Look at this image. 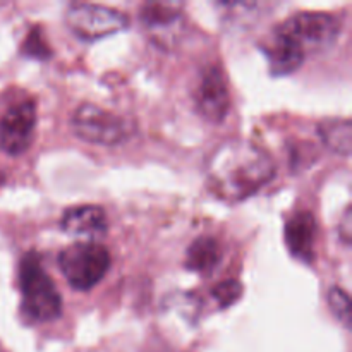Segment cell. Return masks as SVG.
Segmentation results:
<instances>
[{
  "instance_id": "7a4b0ae2",
  "label": "cell",
  "mask_w": 352,
  "mask_h": 352,
  "mask_svg": "<svg viewBox=\"0 0 352 352\" xmlns=\"http://www.w3.org/2000/svg\"><path fill=\"white\" fill-rule=\"evenodd\" d=\"M19 287L23 296V311L33 322L43 323L57 320L62 313V298L54 280L41 267L36 253H26L19 265Z\"/></svg>"
},
{
  "instance_id": "9a60e30c",
  "label": "cell",
  "mask_w": 352,
  "mask_h": 352,
  "mask_svg": "<svg viewBox=\"0 0 352 352\" xmlns=\"http://www.w3.org/2000/svg\"><path fill=\"white\" fill-rule=\"evenodd\" d=\"M21 54L24 57L36 58V60H48L52 57V48L47 43L43 31L40 26H33L30 33L24 38L23 45H21Z\"/></svg>"
},
{
  "instance_id": "8fae6325",
  "label": "cell",
  "mask_w": 352,
  "mask_h": 352,
  "mask_svg": "<svg viewBox=\"0 0 352 352\" xmlns=\"http://www.w3.org/2000/svg\"><path fill=\"white\" fill-rule=\"evenodd\" d=\"M60 227L71 236L100 237L109 229V222L103 208L96 205H82L65 210Z\"/></svg>"
},
{
  "instance_id": "2e32d148",
  "label": "cell",
  "mask_w": 352,
  "mask_h": 352,
  "mask_svg": "<svg viewBox=\"0 0 352 352\" xmlns=\"http://www.w3.org/2000/svg\"><path fill=\"white\" fill-rule=\"evenodd\" d=\"M327 299H329V308H330V311L333 313V316H336L339 322H342L344 325L349 329V327H351V299H349V294H347V292L344 291L342 287H337V285H333V287L329 291V296H327Z\"/></svg>"
},
{
  "instance_id": "4fadbf2b",
  "label": "cell",
  "mask_w": 352,
  "mask_h": 352,
  "mask_svg": "<svg viewBox=\"0 0 352 352\" xmlns=\"http://www.w3.org/2000/svg\"><path fill=\"white\" fill-rule=\"evenodd\" d=\"M222 258L219 241L210 236H201L186 251V267L191 272L210 275L217 268Z\"/></svg>"
},
{
  "instance_id": "7c38bea8",
  "label": "cell",
  "mask_w": 352,
  "mask_h": 352,
  "mask_svg": "<svg viewBox=\"0 0 352 352\" xmlns=\"http://www.w3.org/2000/svg\"><path fill=\"white\" fill-rule=\"evenodd\" d=\"M261 50L270 64L272 74L275 76L291 74V72L298 71L305 62V54L277 30L261 45Z\"/></svg>"
},
{
  "instance_id": "52a82bcc",
  "label": "cell",
  "mask_w": 352,
  "mask_h": 352,
  "mask_svg": "<svg viewBox=\"0 0 352 352\" xmlns=\"http://www.w3.org/2000/svg\"><path fill=\"white\" fill-rule=\"evenodd\" d=\"M36 126V107L26 100L10 107L0 120V148L7 155H23L33 143Z\"/></svg>"
},
{
  "instance_id": "9c48e42d",
  "label": "cell",
  "mask_w": 352,
  "mask_h": 352,
  "mask_svg": "<svg viewBox=\"0 0 352 352\" xmlns=\"http://www.w3.org/2000/svg\"><path fill=\"white\" fill-rule=\"evenodd\" d=\"M140 19L148 36L165 48L177 40L182 30V3L177 2H148L141 7Z\"/></svg>"
},
{
  "instance_id": "6da1fadb",
  "label": "cell",
  "mask_w": 352,
  "mask_h": 352,
  "mask_svg": "<svg viewBox=\"0 0 352 352\" xmlns=\"http://www.w3.org/2000/svg\"><path fill=\"white\" fill-rule=\"evenodd\" d=\"M275 172V162L263 148L246 140H229L206 160V186L222 201L241 203L263 189Z\"/></svg>"
},
{
  "instance_id": "30bf717a",
  "label": "cell",
  "mask_w": 352,
  "mask_h": 352,
  "mask_svg": "<svg viewBox=\"0 0 352 352\" xmlns=\"http://www.w3.org/2000/svg\"><path fill=\"white\" fill-rule=\"evenodd\" d=\"M316 220L309 212H299L285 226V244L294 258L302 263L315 261Z\"/></svg>"
},
{
  "instance_id": "e0dca14e",
  "label": "cell",
  "mask_w": 352,
  "mask_h": 352,
  "mask_svg": "<svg viewBox=\"0 0 352 352\" xmlns=\"http://www.w3.org/2000/svg\"><path fill=\"white\" fill-rule=\"evenodd\" d=\"M212 296L219 302V308L226 309L229 306H232L243 296V285L237 280H234V278L222 280L212 289Z\"/></svg>"
},
{
  "instance_id": "5bb4252c",
  "label": "cell",
  "mask_w": 352,
  "mask_h": 352,
  "mask_svg": "<svg viewBox=\"0 0 352 352\" xmlns=\"http://www.w3.org/2000/svg\"><path fill=\"white\" fill-rule=\"evenodd\" d=\"M318 134L323 143L336 153H351V122L347 119H325L318 124Z\"/></svg>"
},
{
  "instance_id": "8992f818",
  "label": "cell",
  "mask_w": 352,
  "mask_h": 352,
  "mask_svg": "<svg viewBox=\"0 0 352 352\" xmlns=\"http://www.w3.org/2000/svg\"><path fill=\"white\" fill-rule=\"evenodd\" d=\"M69 30L85 41L98 40L129 26V17L120 10L98 3H74L64 16Z\"/></svg>"
},
{
  "instance_id": "3957f363",
  "label": "cell",
  "mask_w": 352,
  "mask_h": 352,
  "mask_svg": "<svg viewBox=\"0 0 352 352\" xmlns=\"http://www.w3.org/2000/svg\"><path fill=\"white\" fill-rule=\"evenodd\" d=\"M112 258L109 250L96 243H78L58 253V268L76 291H89L103 280Z\"/></svg>"
},
{
  "instance_id": "5b68a950",
  "label": "cell",
  "mask_w": 352,
  "mask_h": 352,
  "mask_svg": "<svg viewBox=\"0 0 352 352\" xmlns=\"http://www.w3.org/2000/svg\"><path fill=\"white\" fill-rule=\"evenodd\" d=\"M305 54H318L336 43L340 21L327 12H299L275 28Z\"/></svg>"
},
{
  "instance_id": "277c9868",
  "label": "cell",
  "mask_w": 352,
  "mask_h": 352,
  "mask_svg": "<svg viewBox=\"0 0 352 352\" xmlns=\"http://www.w3.org/2000/svg\"><path fill=\"white\" fill-rule=\"evenodd\" d=\"M71 126L79 140L103 146L124 143L134 133V124L131 120L110 110H103L95 103L79 105L72 116Z\"/></svg>"
},
{
  "instance_id": "ac0fdd59",
  "label": "cell",
  "mask_w": 352,
  "mask_h": 352,
  "mask_svg": "<svg viewBox=\"0 0 352 352\" xmlns=\"http://www.w3.org/2000/svg\"><path fill=\"white\" fill-rule=\"evenodd\" d=\"M340 236L344 237L346 244H349V241H351V208L346 210L342 222H340Z\"/></svg>"
},
{
  "instance_id": "ba28073f",
  "label": "cell",
  "mask_w": 352,
  "mask_h": 352,
  "mask_svg": "<svg viewBox=\"0 0 352 352\" xmlns=\"http://www.w3.org/2000/svg\"><path fill=\"white\" fill-rule=\"evenodd\" d=\"M192 96H195L196 110L210 122H222L229 113V86L223 72L215 65L203 69Z\"/></svg>"
}]
</instances>
